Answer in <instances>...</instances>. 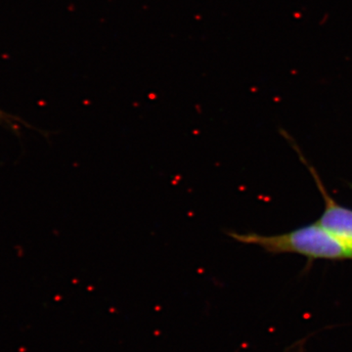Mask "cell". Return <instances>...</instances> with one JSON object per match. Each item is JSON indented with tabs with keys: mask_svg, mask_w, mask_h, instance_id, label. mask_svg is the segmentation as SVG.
Masks as SVG:
<instances>
[{
	"mask_svg": "<svg viewBox=\"0 0 352 352\" xmlns=\"http://www.w3.org/2000/svg\"><path fill=\"white\" fill-rule=\"evenodd\" d=\"M315 179L325 200V210L317 223L346 247L352 256V210L336 203L326 193L317 176Z\"/></svg>",
	"mask_w": 352,
	"mask_h": 352,
	"instance_id": "cell-2",
	"label": "cell"
},
{
	"mask_svg": "<svg viewBox=\"0 0 352 352\" xmlns=\"http://www.w3.org/2000/svg\"><path fill=\"white\" fill-rule=\"evenodd\" d=\"M229 236L244 244L261 245L264 250L273 254L294 252L309 258H352L349 250L317 222L282 235L230 233Z\"/></svg>",
	"mask_w": 352,
	"mask_h": 352,
	"instance_id": "cell-1",
	"label": "cell"
}]
</instances>
